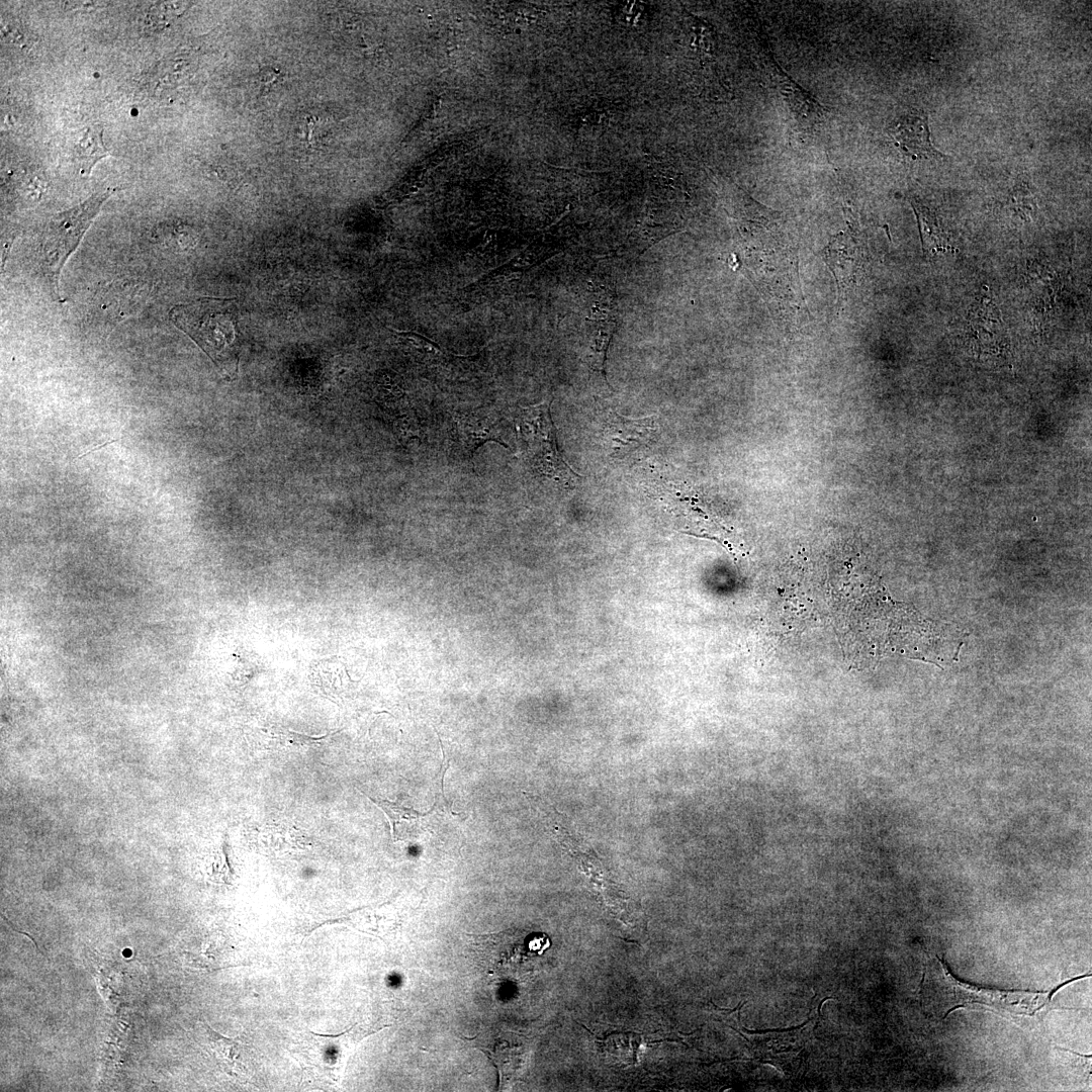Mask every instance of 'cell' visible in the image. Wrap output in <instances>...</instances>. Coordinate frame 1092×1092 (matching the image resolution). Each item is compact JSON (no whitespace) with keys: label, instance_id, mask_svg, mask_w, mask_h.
Segmentation results:
<instances>
[{"label":"cell","instance_id":"1","mask_svg":"<svg viewBox=\"0 0 1092 1092\" xmlns=\"http://www.w3.org/2000/svg\"><path fill=\"white\" fill-rule=\"evenodd\" d=\"M1087 977L1090 974L1075 977L1044 992L984 988L958 980L944 961L932 953L923 969L920 1005L928 1014L939 1019L968 1005L986 1006L1000 1014L1034 1016L1054 1008L1053 997L1062 987Z\"/></svg>","mask_w":1092,"mask_h":1092},{"label":"cell","instance_id":"2","mask_svg":"<svg viewBox=\"0 0 1092 1092\" xmlns=\"http://www.w3.org/2000/svg\"><path fill=\"white\" fill-rule=\"evenodd\" d=\"M551 400L520 407L516 418L518 455L538 473L562 487H573L580 475L564 460L557 448Z\"/></svg>","mask_w":1092,"mask_h":1092},{"label":"cell","instance_id":"3","mask_svg":"<svg viewBox=\"0 0 1092 1092\" xmlns=\"http://www.w3.org/2000/svg\"><path fill=\"white\" fill-rule=\"evenodd\" d=\"M112 192L109 188L99 191L75 207L54 214L44 224L40 236V256L57 294L63 266Z\"/></svg>","mask_w":1092,"mask_h":1092},{"label":"cell","instance_id":"4","mask_svg":"<svg viewBox=\"0 0 1092 1092\" xmlns=\"http://www.w3.org/2000/svg\"><path fill=\"white\" fill-rule=\"evenodd\" d=\"M170 318L213 360L236 338L237 310L234 299L200 298L178 304L171 309Z\"/></svg>","mask_w":1092,"mask_h":1092},{"label":"cell","instance_id":"5","mask_svg":"<svg viewBox=\"0 0 1092 1092\" xmlns=\"http://www.w3.org/2000/svg\"><path fill=\"white\" fill-rule=\"evenodd\" d=\"M548 945L544 934L509 930L474 936L471 943L477 965L499 979L516 977L520 963L540 954Z\"/></svg>","mask_w":1092,"mask_h":1092},{"label":"cell","instance_id":"6","mask_svg":"<svg viewBox=\"0 0 1092 1092\" xmlns=\"http://www.w3.org/2000/svg\"><path fill=\"white\" fill-rule=\"evenodd\" d=\"M601 439L608 455L623 460L648 450L659 437L657 416L630 418L610 410L603 418Z\"/></svg>","mask_w":1092,"mask_h":1092},{"label":"cell","instance_id":"7","mask_svg":"<svg viewBox=\"0 0 1092 1092\" xmlns=\"http://www.w3.org/2000/svg\"><path fill=\"white\" fill-rule=\"evenodd\" d=\"M772 64L778 89L793 118L795 128L802 132H811L826 119V108L786 74L775 60Z\"/></svg>","mask_w":1092,"mask_h":1092},{"label":"cell","instance_id":"8","mask_svg":"<svg viewBox=\"0 0 1092 1092\" xmlns=\"http://www.w3.org/2000/svg\"><path fill=\"white\" fill-rule=\"evenodd\" d=\"M888 134L905 157L918 160L940 156L930 143L927 117L921 112L902 114L890 124Z\"/></svg>","mask_w":1092,"mask_h":1092},{"label":"cell","instance_id":"9","mask_svg":"<svg viewBox=\"0 0 1092 1092\" xmlns=\"http://www.w3.org/2000/svg\"><path fill=\"white\" fill-rule=\"evenodd\" d=\"M455 421L460 443L470 456L486 441H494L507 447L502 440V421L499 418L465 415L459 416Z\"/></svg>","mask_w":1092,"mask_h":1092},{"label":"cell","instance_id":"10","mask_svg":"<svg viewBox=\"0 0 1092 1092\" xmlns=\"http://www.w3.org/2000/svg\"><path fill=\"white\" fill-rule=\"evenodd\" d=\"M367 797L388 818L393 841L411 840L417 837L419 821L423 814L398 802Z\"/></svg>","mask_w":1092,"mask_h":1092},{"label":"cell","instance_id":"11","mask_svg":"<svg viewBox=\"0 0 1092 1092\" xmlns=\"http://www.w3.org/2000/svg\"><path fill=\"white\" fill-rule=\"evenodd\" d=\"M102 135L103 127L101 125H90L76 144L74 156L82 175H89L93 166L100 159L110 155V152L103 144Z\"/></svg>","mask_w":1092,"mask_h":1092},{"label":"cell","instance_id":"12","mask_svg":"<svg viewBox=\"0 0 1092 1092\" xmlns=\"http://www.w3.org/2000/svg\"><path fill=\"white\" fill-rule=\"evenodd\" d=\"M605 1040L619 1046L605 1048L606 1052L615 1055L613 1056L614 1058L628 1064L638 1061L637 1055L640 1046V1035L632 1032L613 1033L609 1035Z\"/></svg>","mask_w":1092,"mask_h":1092},{"label":"cell","instance_id":"13","mask_svg":"<svg viewBox=\"0 0 1092 1092\" xmlns=\"http://www.w3.org/2000/svg\"><path fill=\"white\" fill-rule=\"evenodd\" d=\"M693 31L697 52L702 59L711 58L714 52L715 37L713 29L701 19L693 17Z\"/></svg>","mask_w":1092,"mask_h":1092},{"label":"cell","instance_id":"14","mask_svg":"<svg viewBox=\"0 0 1092 1092\" xmlns=\"http://www.w3.org/2000/svg\"><path fill=\"white\" fill-rule=\"evenodd\" d=\"M188 3L182 2H158L150 10L149 17L157 26L167 24L171 19L180 15Z\"/></svg>","mask_w":1092,"mask_h":1092},{"label":"cell","instance_id":"15","mask_svg":"<svg viewBox=\"0 0 1092 1092\" xmlns=\"http://www.w3.org/2000/svg\"><path fill=\"white\" fill-rule=\"evenodd\" d=\"M809 1021H810V1018H809V1019H807V1020H806L805 1022H803L802 1024H800V1025H798V1026H792V1027H790V1028H783V1029H779V1028H774V1029H764V1030H749V1029H746V1028H744V1027H742V1029H743V1030H744L745 1032H748V1033H752V1034H754V1033H766V1032H775V1031H778V1032H779V1031H781V1032H782V1031H790V1030H794V1029H798V1028H801V1027H803V1026H804V1025H805L806 1023H808Z\"/></svg>","mask_w":1092,"mask_h":1092},{"label":"cell","instance_id":"16","mask_svg":"<svg viewBox=\"0 0 1092 1092\" xmlns=\"http://www.w3.org/2000/svg\"><path fill=\"white\" fill-rule=\"evenodd\" d=\"M96 4H97L96 2H67L68 7L75 8V9H77L79 7H83V8L94 7Z\"/></svg>","mask_w":1092,"mask_h":1092}]
</instances>
